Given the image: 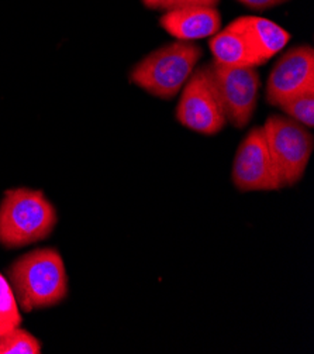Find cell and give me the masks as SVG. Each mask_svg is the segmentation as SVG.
Masks as SVG:
<instances>
[{"label": "cell", "instance_id": "6da1fadb", "mask_svg": "<svg viewBox=\"0 0 314 354\" xmlns=\"http://www.w3.org/2000/svg\"><path fill=\"white\" fill-rule=\"evenodd\" d=\"M9 284L24 312L51 308L68 295V275L55 249L32 250L19 257L8 270Z\"/></svg>", "mask_w": 314, "mask_h": 354}, {"label": "cell", "instance_id": "7a4b0ae2", "mask_svg": "<svg viewBox=\"0 0 314 354\" xmlns=\"http://www.w3.org/2000/svg\"><path fill=\"white\" fill-rule=\"evenodd\" d=\"M57 223V209L43 191L9 189L0 202V244L6 249L46 240Z\"/></svg>", "mask_w": 314, "mask_h": 354}, {"label": "cell", "instance_id": "3957f363", "mask_svg": "<svg viewBox=\"0 0 314 354\" xmlns=\"http://www.w3.org/2000/svg\"><path fill=\"white\" fill-rule=\"evenodd\" d=\"M202 54L200 46L190 41L165 44L133 66L130 82L155 97L170 100L182 91Z\"/></svg>", "mask_w": 314, "mask_h": 354}, {"label": "cell", "instance_id": "277c9868", "mask_svg": "<svg viewBox=\"0 0 314 354\" xmlns=\"http://www.w3.org/2000/svg\"><path fill=\"white\" fill-rule=\"evenodd\" d=\"M262 130L281 187H295L308 165L314 149L313 134L285 115H269Z\"/></svg>", "mask_w": 314, "mask_h": 354}, {"label": "cell", "instance_id": "5b68a950", "mask_svg": "<svg viewBox=\"0 0 314 354\" xmlns=\"http://www.w3.org/2000/svg\"><path fill=\"white\" fill-rule=\"evenodd\" d=\"M227 123L235 129L250 124L257 109L261 80L255 66L206 64Z\"/></svg>", "mask_w": 314, "mask_h": 354}, {"label": "cell", "instance_id": "8992f818", "mask_svg": "<svg viewBox=\"0 0 314 354\" xmlns=\"http://www.w3.org/2000/svg\"><path fill=\"white\" fill-rule=\"evenodd\" d=\"M175 116L184 127L204 136L224 129L227 120L207 65L196 68L182 88Z\"/></svg>", "mask_w": 314, "mask_h": 354}, {"label": "cell", "instance_id": "52a82bcc", "mask_svg": "<svg viewBox=\"0 0 314 354\" xmlns=\"http://www.w3.org/2000/svg\"><path fill=\"white\" fill-rule=\"evenodd\" d=\"M231 178L239 192H268L282 188L266 146L262 126L251 129L241 141L234 156Z\"/></svg>", "mask_w": 314, "mask_h": 354}, {"label": "cell", "instance_id": "ba28073f", "mask_svg": "<svg viewBox=\"0 0 314 354\" xmlns=\"http://www.w3.org/2000/svg\"><path fill=\"white\" fill-rule=\"evenodd\" d=\"M308 88H314V50L297 46L288 50L273 65L266 82L265 99L277 106Z\"/></svg>", "mask_w": 314, "mask_h": 354}, {"label": "cell", "instance_id": "9c48e42d", "mask_svg": "<svg viewBox=\"0 0 314 354\" xmlns=\"http://www.w3.org/2000/svg\"><path fill=\"white\" fill-rule=\"evenodd\" d=\"M159 26L178 41H195L212 37L222 27L216 8L185 6L168 9L159 17Z\"/></svg>", "mask_w": 314, "mask_h": 354}, {"label": "cell", "instance_id": "30bf717a", "mask_svg": "<svg viewBox=\"0 0 314 354\" xmlns=\"http://www.w3.org/2000/svg\"><path fill=\"white\" fill-rule=\"evenodd\" d=\"M227 26L244 34L262 65L281 53L292 37L277 23L259 16H241Z\"/></svg>", "mask_w": 314, "mask_h": 354}, {"label": "cell", "instance_id": "8fae6325", "mask_svg": "<svg viewBox=\"0 0 314 354\" xmlns=\"http://www.w3.org/2000/svg\"><path fill=\"white\" fill-rule=\"evenodd\" d=\"M213 61L224 66H259L262 62L254 53L244 34L227 26L208 41Z\"/></svg>", "mask_w": 314, "mask_h": 354}, {"label": "cell", "instance_id": "7c38bea8", "mask_svg": "<svg viewBox=\"0 0 314 354\" xmlns=\"http://www.w3.org/2000/svg\"><path fill=\"white\" fill-rule=\"evenodd\" d=\"M285 116L307 129L314 127V88H308L277 106Z\"/></svg>", "mask_w": 314, "mask_h": 354}, {"label": "cell", "instance_id": "4fadbf2b", "mask_svg": "<svg viewBox=\"0 0 314 354\" xmlns=\"http://www.w3.org/2000/svg\"><path fill=\"white\" fill-rule=\"evenodd\" d=\"M41 343L20 326L0 335V354H40Z\"/></svg>", "mask_w": 314, "mask_h": 354}, {"label": "cell", "instance_id": "5bb4252c", "mask_svg": "<svg viewBox=\"0 0 314 354\" xmlns=\"http://www.w3.org/2000/svg\"><path fill=\"white\" fill-rule=\"evenodd\" d=\"M21 325V315L9 281L0 272V335Z\"/></svg>", "mask_w": 314, "mask_h": 354}, {"label": "cell", "instance_id": "9a60e30c", "mask_svg": "<svg viewBox=\"0 0 314 354\" xmlns=\"http://www.w3.org/2000/svg\"><path fill=\"white\" fill-rule=\"evenodd\" d=\"M220 0H166L161 10L185 8V6H204V8H216Z\"/></svg>", "mask_w": 314, "mask_h": 354}, {"label": "cell", "instance_id": "2e32d148", "mask_svg": "<svg viewBox=\"0 0 314 354\" xmlns=\"http://www.w3.org/2000/svg\"><path fill=\"white\" fill-rule=\"evenodd\" d=\"M237 2L253 10H266L279 5H284L289 2V0H237Z\"/></svg>", "mask_w": 314, "mask_h": 354}, {"label": "cell", "instance_id": "e0dca14e", "mask_svg": "<svg viewBox=\"0 0 314 354\" xmlns=\"http://www.w3.org/2000/svg\"><path fill=\"white\" fill-rule=\"evenodd\" d=\"M141 2L146 8L155 10V9H162V6H164L166 0H141Z\"/></svg>", "mask_w": 314, "mask_h": 354}]
</instances>
